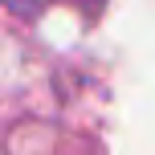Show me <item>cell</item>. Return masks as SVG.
Instances as JSON below:
<instances>
[{
  "label": "cell",
  "mask_w": 155,
  "mask_h": 155,
  "mask_svg": "<svg viewBox=\"0 0 155 155\" xmlns=\"http://www.w3.org/2000/svg\"><path fill=\"white\" fill-rule=\"evenodd\" d=\"M8 4H12L16 12H25V16H29V12H41V8H45V0H8ZM82 4H86V8L94 12V8H98L102 0H82Z\"/></svg>",
  "instance_id": "1"
}]
</instances>
